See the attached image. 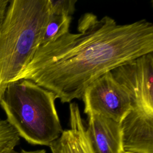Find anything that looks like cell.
Masks as SVG:
<instances>
[{
    "label": "cell",
    "instance_id": "1",
    "mask_svg": "<svg viewBox=\"0 0 153 153\" xmlns=\"http://www.w3.org/2000/svg\"><path fill=\"white\" fill-rule=\"evenodd\" d=\"M69 31L38 47L16 81L27 79L53 92L62 103L82 99L86 88L116 67L153 52V25L146 19L118 25L92 13Z\"/></svg>",
    "mask_w": 153,
    "mask_h": 153
},
{
    "label": "cell",
    "instance_id": "2",
    "mask_svg": "<svg viewBox=\"0 0 153 153\" xmlns=\"http://www.w3.org/2000/svg\"><path fill=\"white\" fill-rule=\"evenodd\" d=\"M51 14L49 0H10L0 27V102L32 59Z\"/></svg>",
    "mask_w": 153,
    "mask_h": 153
},
{
    "label": "cell",
    "instance_id": "3",
    "mask_svg": "<svg viewBox=\"0 0 153 153\" xmlns=\"http://www.w3.org/2000/svg\"><path fill=\"white\" fill-rule=\"evenodd\" d=\"M57 98L34 82L20 79L7 87L0 106L20 137L32 145L49 146L63 131L55 106Z\"/></svg>",
    "mask_w": 153,
    "mask_h": 153
},
{
    "label": "cell",
    "instance_id": "4",
    "mask_svg": "<svg viewBox=\"0 0 153 153\" xmlns=\"http://www.w3.org/2000/svg\"><path fill=\"white\" fill-rule=\"evenodd\" d=\"M84 114H94L121 123L132 109L127 91L112 76L111 71L92 82L82 96Z\"/></svg>",
    "mask_w": 153,
    "mask_h": 153
},
{
    "label": "cell",
    "instance_id": "5",
    "mask_svg": "<svg viewBox=\"0 0 153 153\" xmlns=\"http://www.w3.org/2000/svg\"><path fill=\"white\" fill-rule=\"evenodd\" d=\"M111 72L129 94L133 108L153 114V52L123 63Z\"/></svg>",
    "mask_w": 153,
    "mask_h": 153
},
{
    "label": "cell",
    "instance_id": "6",
    "mask_svg": "<svg viewBox=\"0 0 153 153\" xmlns=\"http://www.w3.org/2000/svg\"><path fill=\"white\" fill-rule=\"evenodd\" d=\"M120 126L122 153H153V114L132 108Z\"/></svg>",
    "mask_w": 153,
    "mask_h": 153
},
{
    "label": "cell",
    "instance_id": "7",
    "mask_svg": "<svg viewBox=\"0 0 153 153\" xmlns=\"http://www.w3.org/2000/svg\"><path fill=\"white\" fill-rule=\"evenodd\" d=\"M87 117L86 130L94 153H122L120 123L94 114Z\"/></svg>",
    "mask_w": 153,
    "mask_h": 153
},
{
    "label": "cell",
    "instance_id": "8",
    "mask_svg": "<svg viewBox=\"0 0 153 153\" xmlns=\"http://www.w3.org/2000/svg\"><path fill=\"white\" fill-rule=\"evenodd\" d=\"M70 128L65 130L49 147L51 153H94L87 135L86 126L75 102L69 104Z\"/></svg>",
    "mask_w": 153,
    "mask_h": 153
},
{
    "label": "cell",
    "instance_id": "9",
    "mask_svg": "<svg viewBox=\"0 0 153 153\" xmlns=\"http://www.w3.org/2000/svg\"><path fill=\"white\" fill-rule=\"evenodd\" d=\"M71 21L72 16L57 15L51 13L38 47L44 46L68 32Z\"/></svg>",
    "mask_w": 153,
    "mask_h": 153
},
{
    "label": "cell",
    "instance_id": "10",
    "mask_svg": "<svg viewBox=\"0 0 153 153\" xmlns=\"http://www.w3.org/2000/svg\"><path fill=\"white\" fill-rule=\"evenodd\" d=\"M20 138L9 123L0 118V153H17L15 148L20 142Z\"/></svg>",
    "mask_w": 153,
    "mask_h": 153
},
{
    "label": "cell",
    "instance_id": "11",
    "mask_svg": "<svg viewBox=\"0 0 153 153\" xmlns=\"http://www.w3.org/2000/svg\"><path fill=\"white\" fill-rule=\"evenodd\" d=\"M76 0H49L52 14L71 16L75 10Z\"/></svg>",
    "mask_w": 153,
    "mask_h": 153
},
{
    "label": "cell",
    "instance_id": "12",
    "mask_svg": "<svg viewBox=\"0 0 153 153\" xmlns=\"http://www.w3.org/2000/svg\"><path fill=\"white\" fill-rule=\"evenodd\" d=\"M10 0H0V27L4 20Z\"/></svg>",
    "mask_w": 153,
    "mask_h": 153
},
{
    "label": "cell",
    "instance_id": "13",
    "mask_svg": "<svg viewBox=\"0 0 153 153\" xmlns=\"http://www.w3.org/2000/svg\"><path fill=\"white\" fill-rule=\"evenodd\" d=\"M18 153H46V151L45 149H38L35 151H26L22 149L21 151Z\"/></svg>",
    "mask_w": 153,
    "mask_h": 153
},
{
    "label": "cell",
    "instance_id": "14",
    "mask_svg": "<svg viewBox=\"0 0 153 153\" xmlns=\"http://www.w3.org/2000/svg\"><path fill=\"white\" fill-rule=\"evenodd\" d=\"M123 153H128V152H123Z\"/></svg>",
    "mask_w": 153,
    "mask_h": 153
}]
</instances>
